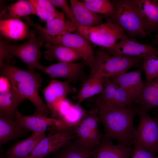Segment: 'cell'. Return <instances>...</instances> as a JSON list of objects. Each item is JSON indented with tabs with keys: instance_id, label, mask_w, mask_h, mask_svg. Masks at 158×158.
<instances>
[{
	"instance_id": "obj_1",
	"label": "cell",
	"mask_w": 158,
	"mask_h": 158,
	"mask_svg": "<svg viewBox=\"0 0 158 158\" xmlns=\"http://www.w3.org/2000/svg\"><path fill=\"white\" fill-rule=\"evenodd\" d=\"M99 122L104 126V137L116 140L118 144L131 146L133 144L137 127L133 120L137 114L132 106L129 108L118 109L98 106Z\"/></svg>"
},
{
	"instance_id": "obj_2",
	"label": "cell",
	"mask_w": 158,
	"mask_h": 158,
	"mask_svg": "<svg viewBox=\"0 0 158 158\" xmlns=\"http://www.w3.org/2000/svg\"><path fill=\"white\" fill-rule=\"evenodd\" d=\"M0 69L1 75L8 78L12 87L35 106L34 114L46 117L50 112L38 92L42 81L40 75L34 70H24L8 63L4 64Z\"/></svg>"
},
{
	"instance_id": "obj_3",
	"label": "cell",
	"mask_w": 158,
	"mask_h": 158,
	"mask_svg": "<svg viewBox=\"0 0 158 158\" xmlns=\"http://www.w3.org/2000/svg\"><path fill=\"white\" fill-rule=\"evenodd\" d=\"M143 59L141 57L119 55H110L104 48H99L94 56L88 78L97 77L108 78L126 73L133 67H142Z\"/></svg>"
},
{
	"instance_id": "obj_4",
	"label": "cell",
	"mask_w": 158,
	"mask_h": 158,
	"mask_svg": "<svg viewBox=\"0 0 158 158\" xmlns=\"http://www.w3.org/2000/svg\"><path fill=\"white\" fill-rule=\"evenodd\" d=\"M116 12L108 17L111 23L119 25L131 37H146L145 20L135 0H115Z\"/></svg>"
},
{
	"instance_id": "obj_5",
	"label": "cell",
	"mask_w": 158,
	"mask_h": 158,
	"mask_svg": "<svg viewBox=\"0 0 158 158\" xmlns=\"http://www.w3.org/2000/svg\"><path fill=\"white\" fill-rule=\"evenodd\" d=\"M44 42L40 37L36 36L32 30L30 31L27 41L20 45L11 44L1 39L0 67L4 64L5 60L8 61L16 56L27 65L29 70L38 69L41 65L39 62L41 56L40 49Z\"/></svg>"
},
{
	"instance_id": "obj_6",
	"label": "cell",
	"mask_w": 158,
	"mask_h": 158,
	"mask_svg": "<svg viewBox=\"0 0 158 158\" xmlns=\"http://www.w3.org/2000/svg\"><path fill=\"white\" fill-rule=\"evenodd\" d=\"M104 89L100 93L91 98L88 105L92 109L98 106L118 109L129 108L133 102L128 93L108 78H103Z\"/></svg>"
},
{
	"instance_id": "obj_7",
	"label": "cell",
	"mask_w": 158,
	"mask_h": 158,
	"mask_svg": "<svg viewBox=\"0 0 158 158\" xmlns=\"http://www.w3.org/2000/svg\"><path fill=\"white\" fill-rule=\"evenodd\" d=\"M78 26L79 33L92 43L104 48L111 47L125 35L119 25L107 18L106 22L98 25Z\"/></svg>"
},
{
	"instance_id": "obj_8",
	"label": "cell",
	"mask_w": 158,
	"mask_h": 158,
	"mask_svg": "<svg viewBox=\"0 0 158 158\" xmlns=\"http://www.w3.org/2000/svg\"><path fill=\"white\" fill-rule=\"evenodd\" d=\"M139 122L137 127L133 145L152 155L158 153V111L151 117L147 114H138Z\"/></svg>"
},
{
	"instance_id": "obj_9",
	"label": "cell",
	"mask_w": 158,
	"mask_h": 158,
	"mask_svg": "<svg viewBox=\"0 0 158 158\" xmlns=\"http://www.w3.org/2000/svg\"><path fill=\"white\" fill-rule=\"evenodd\" d=\"M25 20L28 24L35 28L39 37L44 42L54 44H56L65 35L78 28L77 25L71 21L58 18L47 22L44 28L34 23L28 16Z\"/></svg>"
},
{
	"instance_id": "obj_10",
	"label": "cell",
	"mask_w": 158,
	"mask_h": 158,
	"mask_svg": "<svg viewBox=\"0 0 158 158\" xmlns=\"http://www.w3.org/2000/svg\"><path fill=\"white\" fill-rule=\"evenodd\" d=\"M104 49L110 55L138 57L142 58L144 61L158 56V47L140 44L125 35L111 47Z\"/></svg>"
},
{
	"instance_id": "obj_11",
	"label": "cell",
	"mask_w": 158,
	"mask_h": 158,
	"mask_svg": "<svg viewBox=\"0 0 158 158\" xmlns=\"http://www.w3.org/2000/svg\"><path fill=\"white\" fill-rule=\"evenodd\" d=\"M98 114L97 108L90 110L75 130L80 141L85 147L92 150L99 143L101 136L98 128Z\"/></svg>"
},
{
	"instance_id": "obj_12",
	"label": "cell",
	"mask_w": 158,
	"mask_h": 158,
	"mask_svg": "<svg viewBox=\"0 0 158 158\" xmlns=\"http://www.w3.org/2000/svg\"><path fill=\"white\" fill-rule=\"evenodd\" d=\"M76 127L71 131L69 130L71 127H69L46 136L37 145L30 157L42 158L56 151L75 136Z\"/></svg>"
},
{
	"instance_id": "obj_13",
	"label": "cell",
	"mask_w": 158,
	"mask_h": 158,
	"mask_svg": "<svg viewBox=\"0 0 158 158\" xmlns=\"http://www.w3.org/2000/svg\"><path fill=\"white\" fill-rule=\"evenodd\" d=\"M86 65L85 61L79 63L59 61L48 66L41 65L38 70L53 78H64L75 83L80 81L84 83L87 80L84 71Z\"/></svg>"
},
{
	"instance_id": "obj_14",
	"label": "cell",
	"mask_w": 158,
	"mask_h": 158,
	"mask_svg": "<svg viewBox=\"0 0 158 158\" xmlns=\"http://www.w3.org/2000/svg\"><path fill=\"white\" fill-rule=\"evenodd\" d=\"M16 120L23 128L34 133L59 130L69 127L63 121L54 118H47L35 114L24 116L18 111L16 115Z\"/></svg>"
},
{
	"instance_id": "obj_15",
	"label": "cell",
	"mask_w": 158,
	"mask_h": 158,
	"mask_svg": "<svg viewBox=\"0 0 158 158\" xmlns=\"http://www.w3.org/2000/svg\"><path fill=\"white\" fill-rule=\"evenodd\" d=\"M132 106L138 114H147L151 109L158 107V77L150 81L142 82Z\"/></svg>"
},
{
	"instance_id": "obj_16",
	"label": "cell",
	"mask_w": 158,
	"mask_h": 158,
	"mask_svg": "<svg viewBox=\"0 0 158 158\" xmlns=\"http://www.w3.org/2000/svg\"><path fill=\"white\" fill-rule=\"evenodd\" d=\"M90 111L81 107L80 104H73L66 98L56 104L54 118L65 123L68 127L78 126Z\"/></svg>"
},
{
	"instance_id": "obj_17",
	"label": "cell",
	"mask_w": 158,
	"mask_h": 158,
	"mask_svg": "<svg viewBox=\"0 0 158 158\" xmlns=\"http://www.w3.org/2000/svg\"><path fill=\"white\" fill-rule=\"evenodd\" d=\"M56 45L73 49L80 54L90 68L92 66L96 51L92 48L90 42L78 31L76 33L66 35Z\"/></svg>"
},
{
	"instance_id": "obj_18",
	"label": "cell",
	"mask_w": 158,
	"mask_h": 158,
	"mask_svg": "<svg viewBox=\"0 0 158 158\" xmlns=\"http://www.w3.org/2000/svg\"><path fill=\"white\" fill-rule=\"evenodd\" d=\"M71 82L68 80L64 82L52 80L42 90L51 117L54 114L57 103L62 99L66 98L68 94L76 92V89L70 85Z\"/></svg>"
},
{
	"instance_id": "obj_19",
	"label": "cell",
	"mask_w": 158,
	"mask_h": 158,
	"mask_svg": "<svg viewBox=\"0 0 158 158\" xmlns=\"http://www.w3.org/2000/svg\"><path fill=\"white\" fill-rule=\"evenodd\" d=\"M133 150L131 146L115 145L111 139L103 137L88 158H129Z\"/></svg>"
},
{
	"instance_id": "obj_20",
	"label": "cell",
	"mask_w": 158,
	"mask_h": 158,
	"mask_svg": "<svg viewBox=\"0 0 158 158\" xmlns=\"http://www.w3.org/2000/svg\"><path fill=\"white\" fill-rule=\"evenodd\" d=\"M70 8L78 26L91 27L103 23V20L107 16L94 13L88 9L82 2L71 0Z\"/></svg>"
},
{
	"instance_id": "obj_21",
	"label": "cell",
	"mask_w": 158,
	"mask_h": 158,
	"mask_svg": "<svg viewBox=\"0 0 158 158\" xmlns=\"http://www.w3.org/2000/svg\"><path fill=\"white\" fill-rule=\"evenodd\" d=\"M143 70L142 67L137 71L115 75L109 79L124 89L134 103L137 98L142 83L141 75Z\"/></svg>"
},
{
	"instance_id": "obj_22",
	"label": "cell",
	"mask_w": 158,
	"mask_h": 158,
	"mask_svg": "<svg viewBox=\"0 0 158 158\" xmlns=\"http://www.w3.org/2000/svg\"><path fill=\"white\" fill-rule=\"evenodd\" d=\"M25 98L12 87L7 92L0 93V117L15 120L17 108Z\"/></svg>"
},
{
	"instance_id": "obj_23",
	"label": "cell",
	"mask_w": 158,
	"mask_h": 158,
	"mask_svg": "<svg viewBox=\"0 0 158 158\" xmlns=\"http://www.w3.org/2000/svg\"><path fill=\"white\" fill-rule=\"evenodd\" d=\"M143 16L147 35L158 32V0H135Z\"/></svg>"
},
{
	"instance_id": "obj_24",
	"label": "cell",
	"mask_w": 158,
	"mask_h": 158,
	"mask_svg": "<svg viewBox=\"0 0 158 158\" xmlns=\"http://www.w3.org/2000/svg\"><path fill=\"white\" fill-rule=\"evenodd\" d=\"M0 30L3 36L16 40H23L29 35L28 26L19 18L0 20Z\"/></svg>"
},
{
	"instance_id": "obj_25",
	"label": "cell",
	"mask_w": 158,
	"mask_h": 158,
	"mask_svg": "<svg viewBox=\"0 0 158 158\" xmlns=\"http://www.w3.org/2000/svg\"><path fill=\"white\" fill-rule=\"evenodd\" d=\"M45 132L34 133L7 151V158H23L30 154L38 143L46 136Z\"/></svg>"
},
{
	"instance_id": "obj_26",
	"label": "cell",
	"mask_w": 158,
	"mask_h": 158,
	"mask_svg": "<svg viewBox=\"0 0 158 158\" xmlns=\"http://www.w3.org/2000/svg\"><path fill=\"white\" fill-rule=\"evenodd\" d=\"M46 50L44 56L47 60L54 59L61 61L73 62L83 59L80 54L73 49L66 46L46 43Z\"/></svg>"
},
{
	"instance_id": "obj_27",
	"label": "cell",
	"mask_w": 158,
	"mask_h": 158,
	"mask_svg": "<svg viewBox=\"0 0 158 158\" xmlns=\"http://www.w3.org/2000/svg\"><path fill=\"white\" fill-rule=\"evenodd\" d=\"M59 149L56 158H88L93 150L84 146L76 135Z\"/></svg>"
},
{
	"instance_id": "obj_28",
	"label": "cell",
	"mask_w": 158,
	"mask_h": 158,
	"mask_svg": "<svg viewBox=\"0 0 158 158\" xmlns=\"http://www.w3.org/2000/svg\"><path fill=\"white\" fill-rule=\"evenodd\" d=\"M29 1L33 7L35 15L42 20L47 22L55 18L66 20L63 12L57 10L49 0Z\"/></svg>"
},
{
	"instance_id": "obj_29",
	"label": "cell",
	"mask_w": 158,
	"mask_h": 158,
	"mask_svg": "<svg viewBox=\"0 0 158 158\" xmlns=\"http://www.w3.org/2000/svg\"><path fill=\"white\" fill-rule=\"evenodd\" d=\"M104 89L103 78L97 77L88 78L83 83L78 94L73 97L81 103L85 99L101 93Z\"/></svg>"
},
{
	"instance_id": "obj_30",
	"label": "cell",
	"mask_w": 158,
	"mask_h": 158,
	"mask_svg": "<svg viewBox=\"0 0 158 158\" xmlns=\"http://www.w3.org/2000/svg\"><path fill=\"white\" fill-rule=\"evenodd\" d=\"M34 14L33 7L29 0H20L11 4L1 13L0 20L18 19Z\"/></svg>"
},
{
	"instance_id": "obj_31",
	"label": "cell",
	"mask_w": 158,
	"mask_h": 158,
	"mask_svg": "<svg viewBox=\"0 0 158 158\" xmlns=\"http://www.w3.org/2000/svg\"><path fill=\"white\" fill-rule=\"evenodd\" d=\"M26 130L16 120H9L0 117V145L18 138Z\"/></svg>"
},
{
	"instance_id": "obj_32",
	"label": "cell",
	"mask_w": 158,
	"mask_h": 158,
	"mask_svg": "<svg viewBox=\"0 0 158 158\" xmlns=\"http://www.w3.org/2000/svg\"><path fill=\"white\" fill-rule=\"evenodd\" d=\"M82 2L90 10L107 17L114 14L116 10L112 1L109 0H84Z\"/></svg>"
},
{
	"instance_id": "obj_33",
	"label": "cell",
	"mask_w": 158,
	"mask_h": 158,
	"mask_svg": "<svg viewBox=\"0 0 158 158\" xmlns=\"http://www.w3.org/2000/svg\"><path fill=\"white\" fill-rule=\"evenodd\" d=\"M142 67L145 71L147 81L158 77V56L144 61Z\"/></svg>"
},
{
	"instance_id": "obj_34",
	"label": "cell",
	"mask_w": 158,
	"mask_h": 158,
	"mask_svg": "<svg viewBox=\"0 0 158 158\" xmlns=\"http://www.w3.org/2000/svg\"><path fill=\"white\" fill-rule=\"evenodd\" d=\"M49 1L55 7L59 8L63 11L70 19L71 21L76 24L71 9L69 6L66 0H50Z\"/></svg>"
},
{
	"instance_id": "obj_35",
	"label": "cell",
	"mask_w": 158,
	"mask_h": 158,
	"mask_svg": "<svg viewBox=\"0 0 158 158\" xmlns=\"http://www.w3.org/2000/svg\"><path fill=\"white\" fill-rule=\"evenodd\" d=\"M131 158H158L141 147L134 145Z\"/></svg>"
},
{
	"instance_id": "obj_36",
	"label": "cell",
	"mask_w": 158,
	"mask_h": 158,
	"mask_svg": "<svg viewBox=\"0 0 158 158\" xmlns=\"http://www.w3.org/2000/svg\"><path fill=\"white\" fill-rule=\"evenodd\" d=\"M12 88L11 84L7 78L4 76L0 77V93L8 92Z\"/></svg>"
},
{
	"instance_id": "obj_37",
	"label": "cell",
	"mask_w": 158,
	"mask_h": 158,
	"mask_svg": "<svg viewBox=\"0 0 158 158\" xmlns=\"http://www.w3.org/2000/svg\"><path fill=\"white\" fill-rule=\"evenodd\" d=\"M152 44L158 46V32L156 35L155 36L152 42Z\"/></svg>"
},
{
	"instance_id": "obj_38",
	"label": "cell",
	"mask_w": 158,
	"mask_h": 158,
	"mask_svg": "<svg viewBox=\"0 0 158 158\" xmlns=\"http://www.w3.org/2000/svg\"><path fill=\"white\" fill-rule=\"evenodd\" d=\"M23 158H30V157H29V155H28L25 157H24Z\"/></svg>"
},
{
	"instance_id": "obj_39",
	"label": "cell",
	"mask_w": 158,
	"mask_h": 158,
	"mask_svg": "<svg viewBox=\"0 0 158 158\" xmlns=\"http://www.w3.org/2000/svg\"><path fill=\"white\" fill-rule=\"evenodd\" d=\"M6 158H7L6 157Z\"/></svg>"
}]
</instances>
